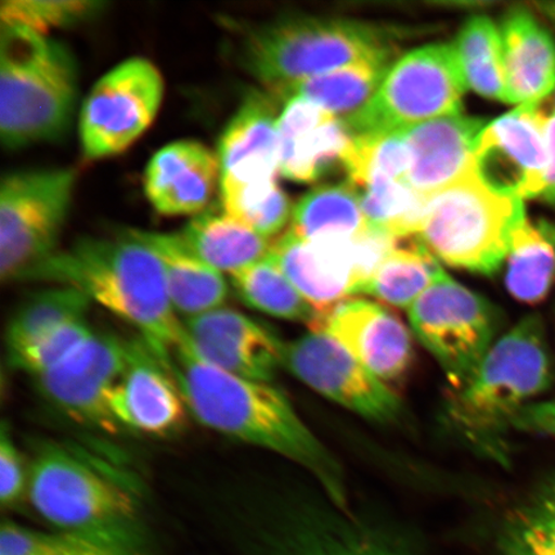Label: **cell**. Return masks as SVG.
<instances>
[{
  "label": "cell",
  "instance_id": "obj_1",
  "mask_svg": "<svg viewBox=\"0 0 555 555\" xmlns=\"http://www.w3.org/2000/svg\"><path fill=\"white\" fill-rule=\"evenodd\" d=\"M238 522L247 555H429L412 526L377 506L339 503L308 474L263 486Z\"/></svg>",
  "mask_w": 555,
  "mask_h": 555
},
{
  "label": "cell",
  "instance_id": "obj_2",
  "mask_svg": "<svg viewBox=\"0 0 555 555\" xmlns=\"http://www.w3.org/2000/svg\"><path fill=\"white\" fill-rule=\"evenodd\" d=\"M171 374L201 425L281 455L314 477L337 502L351 501L341 463L270 382L233 376L206 363L185 341V332L172 353Z\"/></svg>",
  "mask_w": 555,
  "mask_h": 555
},
{
  "label": "cell",
  "instance_id": "obj_3",
  "mask_svg": "<svg viewBox=\"0 0 555 555\" xmlns=\"http://www.w3.org/2000/svg\"><path fill=\"white\" fill-rule=\"evenodd\" d=\"M18 282L50 283L79 291L141 333L171 373L172 353L184 337L173 310L162 261L121 229L115 238L80 237L37 263Z\"/></svg>",
  "mask_w": 555,
  "mask_h": 555
},
{
  "label": "cell",
  "instance_id": "obj_4",
  "mask_svg": "<svg viewBox=\"0 0 555 555\" xmlns=\"http://www.w3.org/2000/svg\"><path fill=\"white\" fill-rule=\"evenodd\" d=\"M551 382L543 321L527 315L496 339L461 390L449 391L446 421L474 453L506 463L513 421Z\"/></svg>",
  "mask_w": 555,
  "mask_h": 555
},
{
  "label": "cell",
  "instance_id": "obj_5",
  "mask_svg": "<svg viewBox=\"0 0 555 555\" xmlns=\"http://www.w3.org/2000/svg\"><path fill=\"white\" fill-rule=\"evenodd\" d=\"M79 99V68L60 40L23 27L0 34V139L16 151L60 141Z\"/></svg>",
  "mask_w": 555,
  "mask_h": 555
},
{
  "label": "cell",
  "instance_id": "obj_6",
  "mask_svg": "<svg viewBox=\"0 0 555 555\" xmlns=\"http://www.w3.org/2000/svg\"><path fill=\"white\" fill-rule=\"evenodd\" d=\"M27 495L59 531L147 551L135 491L76 451L55 443L41 448Z\"/></svg>",
  "mask_w": 555,
  "mask_h": 555
},
{
  "label": "cell",
  "instance_id": "obj_7",
  "mask_svg": "<svg viewBox=\"0 0 555 555\" xmlns=\"http://www.w3.org/2000/svg\"><path fill=\"white\" fill-rule=\"evenodd\" d=\"M391 31L351 20L274 21L243 39V67L278 96L304 80L357 62L393 55Z\"/></svg>",
  "mask_w": 555,
  "mask_h": 555
},
{
  "label": "cell",
  "instance_id": "obj_8",
  "mask_svg": "<svg viewBox=\"0 0 555 555\" xmlns=\"http://www.w3.org/2000/svg\"><path fill=\"white\" fill-rule=\"evenodd\" d=\"M525 218L522 199L490 191L472 172L429 199L416 238L450 267L492 275Z\"/></svg>",
  "mask_w": 555,
  "mask_h": 555
},
{
  "label": "cell",
  "instance_id": "obj_9",
  "mask_svg": "<svg viewBox=\"0 0 555 555\" xmlns=\"http://www.w3.org/2000/svg\"><path fill=\"white\" fill-rule=\"evenodd\" d=\"M454 46L418 48L388 69L373 99L341 120L352 138L400 133L461 113L468 90Z\"/></svg>",
  "mask_w": 555,
  "mask_h": 555
},
{
  "label": "cell",
  "instance_id": "obj_10",
  "mask_svg": "<svg viewBox=\"0 0 555 555\" xmlns=\"http://www.w3.org/2000/svg\"><path fill=\"white\" fill-rule=\"evenodd\" d=\"M413 336L457 391L474 377L496 343L498 310L485 297L443 273L408 310Z\"/></svg>",
  "mask_w": 555,
  "mask_h": 555
},
{
  "label": "cell",
  "instance_id": "obj_11",
  "mask_svg": "<svg viewBox=\"0 0 555 555\" xmlns=\"http://www.w3.org/2000/svg\"><path fill=\"white\" fill-rule=\"evenodd\" d=\"M76 171L20 170L0 184V278L18 282L27 270L57 251L72 207Z\"/></svg>",
  "mask_w": 555,
  "mask_h": 555
},
{
  "label": "cell",
  "instance_id": "obj_12",
  "mask_svg": "<svg viewBox=\"0 0 555 555\" xmlns=\"http://www.w3.org/2000/svg\"><path fill=\"white\" fill-rule=\"evenodd\" d=\"M165 82L144 57L120 62L95 82L82 102L79 135L90 162L122 154L156 119Z\"/></svg>",
  "mask_w": 555,
  "mask_h": 555
},
{
  "label": "cell",
  "instance_id": "obj_13",
  "mask_svg": "<svg viewBox=\"0 0 555 555\" xmlns=\"http://www.w3.org/2000/svg\"><path fill=\"white\" fill-rule=\"evenodd\" d=\"M282 367L323 398L366 421L391 423L401 415V400L392 387L328 333L309 331L284 343Z\"/></svg>",
  "mask_w": 555,
  "mask_h": 555
},
{
  "label": "cell",
  "instance_id": "obj_14",
  "mask_svg": "<svg viewBox=\"0 0 555 555\" xmlns=\"http://www.w3.org/2000/svg\"><path fill=\"white\" fill-rule=\"evenodd\" d=\"M546 117L540 102L529 103L485 125L474 150L476 178L505 197L540 198L550 165Z\"/></svg>",
  "mask_w": 555,
  "mask_h": 555
},
{
  "label": "cell",
  "instance_id": "obj_15",
  "mask_svg": "<svg viewBox=\"0 0 555 555\" xmlns=\"http://www.w3.org/2000/svg\"><path fill=\"white\" fill-rule=\"evenodd\" d=\"M129 341L94 331L72 356L35 378L39 391L69 418L104 431L119 429L109 411L111 393L122 376Z\"/></svg>",
  "mask_w": 555,
  "mask_h": 555
},
{
  "label": "cell",
  "instance_id": "obj_16",
  "mask_svg": "<svg viewBox=\"0 0 555 555\" xmlns=\"http://www.w3.org/2000/svg\"><path fill=\"white\" fill-rule=\"evenodd\" d=\"M184 332L198 358L233 376L272 382L282 367L284 343L240 311L221 307L186 319Z\"/></svg>",
  "mask_w": 555,
  "mask_h": 555
},
{
  "label": "cell",
  "instance_id": "obj_17",
  "mask_svg": "<svg viewBox=\"0 0 555 555\" xmlns=\"http://www.w3.org/2000/svg\"><path fill=\"white\" fill-rule=\"evenodd\" d=\"M314 331L328 333L390 386L411 371L413 335L384 304L359 296L347 298Z\"/></svg>",
  "mask_w": 555,
  "mask_h": 555
},
{
  "label": "cell",
  "instance_id": "obj_18",
  "mask_svg": "<svg viewBox=\"0 0 555 555\" xmlns=\"http://www.w3.org/2000/svg\"><path fill=\"white\" fill-rule=\"evenodd\" d=\"M116 425L144 435L165 437L182 429L186 411L172 374L142 338L129 341L122 376L111 393Z\"/></svg>",
  "mask_w": 555,
  "mask_h": 555
},
{
  "label": "cell",
  "instance_id": "obj_19",
  "mask_svg": "<svg viewBox=\"0 0 555 555\" xmlns=\"http://www.w3.org/2000/svg\"><path fill=\"white\" fill-rule=\"evenodd\" d=\"M280 176L311 183L332 170L344 168L352 137L338 117L300 96H291L278 119Z\"/></svg>",
  "mask_w": 555,
  "mask_h": 555
},
{
  "label": "cell",
  "instance_id": "obj_20",
  "mask_svg": "<svg viewBox=\"0 0 555 555\" xmlns=\"http://www.w3.org/2000/svg\"><path fill=\"white\" fill-rule=\"evenodd\" d=\"M483 128V120L456 114L401 131L411 157L405 182L431 198L470 176L475 144Z\"/></svg>",
  "mask_w": 555,
  "mask_h": 555
},
{
  "label": "cell",
  "instance_id": "obj_21",
  "mask_svg": "<svg viewBox=\"0 0 555 555\" xmlns=\"http://www.w3.org/2000/svg\"><path fill=\"white\" fill-rule=\"evenodd\" d=\"M220 165L204 143L183 139L157 151L144 171V192L165 217L198 215L211 205Z\"/></svg>",
  "mask_w": 555,
  "mask_h": 555
},
{
  "label": "cell",
  "instance_id": "obj_22",
  "mask_svg": "<svg viewBox=\"0 0 555 555\" xmlns=\"http://www.w3.org/2000/svg\"><path fill=\"white\" fill-rule=\"evenodd\" d=\"M275 101L251 89L243 96L218 145L220 183L273 182L280 176ZM219 183V184H220Z\"/></svg>",
  "mask_w": 555,
  "mask_h": 555
},
{
  "label": "cell",
  "instance_id": "obj_23",
  "mask_svg": "<svg viewBox=\"0 0 555 555\" xmlns=\"http://www.w3.org/2000/svg\"><path fill=\"white\" fill-rule=\"evenodd\" d=\"M505 102L539 103L555 89V41L529 10L513 9L501 27Z\"/></svg>",
  "mask_w": 555,
  "mask_h": 555
},
{
  "label": "cell",
  "instance_id": "obj_24",
  "mask_svg": "<svg viewBox=\"0 0 555 555\" xmlns=\"http://www.w3.org/2000/svg\"><path fill=\"white\" fill-rule=\"evenodd\" d=\"M269 258L314 310L317 321L310 331L321 327L338 305L353 297L356 280L346 263L328 248L304 241L294 232L274 240Z\"/></svg>",
  "mask_w": 555,
  "mask_h": 555
},
{
  "label": "cell",
  "instance_id": "obj_25",
  "mask_svg": "<svg viewBox=\"0 0 555 555\" xmlns=\"http://www.w3.org/2000/svg\"><path fill=\"white\" fill-rule=\"evenodd\" d=\"M125 231L147 245L162 261L177 314L190 319L223 307L229 294L224 274L201 259L182 234L135 228H125Z\"/></svg>",
  "mask_w": 555,
  "mask_h": 555
},
{
  "label": "cell",
  "instance_id": "obj_26",
  "mask_svg": "<svg viewBox=\"0 0 555 555\" xmlns=\"http://www.w3.org/2000/svg\"><path fill=\"white\" fill-rule=\"evenodd\" d=\"M180 234L208 266L229 275L267 259L274 242L232 218L220 203L194 215Z\"/></svg>",
  "mask_w": 555,
  "mask_h": 555
},
{
  "label": "cell",
  "instance_id": "obj_27",
  "mask_svg": "<svg viewBox=\"0 0 555 555\" xmlns=\"http://www.w3.org/2000/svg\"><path fill=\"white\" fill-rule=\"evenodd\" d=\"M367 229L360 193L347 180L305 194L294 207L289 231L315 245H332L352 241Z\"/></svg>",
  "mask_w": 555,
  "mask_h": 555
},
{
  "label": "cell",
  "instance_id": "obj_28",
  "mask_svg": "<svg viewBox=\"0 0 555 555\" xmlns=\"http://www.w3.org/2000/svg\"><path fill=\"white\" fill-rule=\"evenodd\" d=\"M443 273L446 270L416 235L400 238L356 296L372 297L386 307L409 310Z\"/></svg>",
  "mask_w": 555,
  "mask_h": 555
},
{
  "label": "cell",
  "instance_id": "obj_29",
  "mask_svg": "<svg viewBox=\"0 0 555 555\" xmlns=\"http://www.w3.org/2000/svg\"><path fill=\"white\" fill-rule=\"evenodd\" d=\"M505 284L516 300L535 305L555 281V224L525 218L511 237Z\"/></svg>",
  "mask_w": 555,
  "mask_h": 555
},
{
  "label": "cell",
  "instance_id": "obj_30",
  "mask_svg": "<svg viewBox=\"0 0 555 555\" xmlns=\"http://www.w3.org/2000/svg\"><path fill=\"white\" fill-rule=\"evenodd\" d=\"M390 61L367 60L314 76L291 88L283 99L287 101L291 96H300L338 119L343 116L344 120L363 108L377 93L391 68Z\"/></svg>",
  "mask_w": 555,
  "mask_h": 555
},
{
  "label": "cell",
  "instance_id": "obj_31",
  "mask_svg": "<svg viewBox=\"0 0 555 555\" xmlns=\"http://www.w3.org/2000/svg\"><path fill=\"white\" fill-rule=\"evenodd\" d=\"M494 547L496 555H555V478L505 513Z\"/></svg>",
  "mask_w": 555,
  "mask_h": 555
},
{
  "label": "cell",
  "instance_id": "obj_32",
  "mask_svg": "<svg viewBox=\"0 0 555 555\" xmlns=\"http://www.w3.org/2000/svg\"><path fill=\"white\" fill-rule=\"evenodd\" d=\"M229 276L247 307L283 321L307 324L309 328L314 325V310L269 256Z\"/></svg>",
  "mask_w": 555,
  "mask_h": 555
},
{
  "label": "cell",
  "instance_id": "obj_33",
  "mask_svg": "<svg viewBox=\"0 0 555 555\" xmlns=\"http://www.w3.org/2000/svg\"><path fill=\"white\" fill-rule=\"evenodd\" d=\"M468 87L486 99L505 102L501 30L488 17L470 18L453 44Z\"/></svg>",
  "mask_w": 555,
  "mask_h": 555
},
{
  "label": "cell",
  "instance_id": "obj_34",
  "mask_svg": "<svg viewBox=\"0 0 555 555\" xmlns=\"http://www.w3.org/2000/svg\"><path fill=\"white\" fill-rule=\"evenodd\" d=\"M367 225L392 237L418 234L429 199L404 180L373 179L358 190Z\"/></svg>",
  "mask_w": 555,
  "mask_h": 555
},
{
  "label": "cell",
  "instance_id": "obj_35",
  "mask_svg": "<svg viewBox=\"0 0 555 555\" xmlns=\"http://www.w3.org/2000/svg\"><path fill=\"white\" fill-rule=\"evenodd\" d=\"M90 304L86 295L68 287L54 286L31 295L7 327V351L20 349L62 324L87 318Z\"/></svg>",
  "mask_w": 555,
  "mask_h": 555
},
{
  "label": "cell",
  "instance_id": "obj_36",
  "mask_svg": "<svg viewBox=\"0 0 555 555\" xmlns=\"http://www.w3.org/2000/svg\"><path fill=\"white\" fill-rule=\"evenodd\" d=\"M224 211L267 240L282 232L293 218L294 208L276 180L255 184L220 183Z\"/></svg>",
  "mask_w": 555,
  "mask_h": 555
},
{
  "label": "cell",
  "instance_id": "obj_37",
  "mask_svg": "<svg viewBox=\"0 0 555 555\" xmlns=\"http://www.w3.org/2000/svg\"><path fill=\"white\" fill-rule=\"evenodd\" d=\"M0 555H150L147 551L73 532H44L5 520Z\"/></svg>",
  "mask_w": 555,
  "mask_h": 555
},
{
  "label": "cell",
  "instance_id": "obj_38",
  "mask_svg": "<svg viewBox=\"0 0 555 555\" xmlns=\"http://www.w3.org/2000/svg\"><path fill=\"white\" fill-rule=\"evenodd\" d=\"M107 5L99 0H3L0 20L2 26L23 27L48 37L52 30L89 23Z\"/></svg>",
  "mask_w": 555,
  "mask_h": 555
},
{
  "label": "cell",
  "instance_id": "obj_39",
  "mask_svg": "<svg viewBox=\"0 0 555 555\" xmlns=\"http://www.w3.org/2000/svg\"><path fill=\"white\" fill-rule=\"evenodd\" d=\"M411 164L402 133L352 138L344 159L349 182L357 190L373 179L404 180Z\"/></svg>",
  "mask_w": 555,
  "mask_h": 555
},
{
  "label": "cell",
  "instance_id": "obj_40",
  "mask_svg": "<svg viewBox=\"0 0 555 555\" xmlns=\"http://www.w3.org/2000/svg\"><path fill=\"white\" fill-rule=\"evenodd\" d=\"M93 332L87 318L76 319L20 349L7 351V360L12 370L29 374L35 379L64 362Z\"/></svg>",
  "mask_w": 555,
  "mask_h": 555
},
{
  "label": "cell",
  "instance_id": "obj_41",
  "mask_svg": "<svg viewBox=\"0 0 555 555\" xmlns=\"http://www.w3.org/2000/svg\"><path fill=\"white\" fill-rule=\"evenodd\" d=\"M29 489V475L25 469L15 441L7 423L0 431V502L3 508H13Z\"/></svg>",
  "mask_w": 555,
  "mask_h": 555
},
{
  "label": "cell",
  "instance_id": "obj_42",
  "mask_svg": "<svg viewBox=\"0 0 555 555\" xmlns=\"http://www.w3.org/2000/svg\"><path fill=\"white\" fill-rule=\"evenodd\" d=\"M512 428L555 437V401L531 402L517 414Z\"/></svg>",
  "mask_w": 555,
  "mask_h": 555
},
{
  "label": "cell",
  "instance_id": "obj_43",
  "mask_svg": "<svg viewBox=\"0 0 555 555\" xmlns=\"http://www.w3.org/2000/svg\"><path fill=\"white\" fill-rule=\"evenodd\" d=\"M545 131L550 165H547L544 190L540 198H543L546 203L555 204V109L546 117Z\"/></svg>",
  "mask_w": 555,
  "mask_h": 555
},
{
  "label": "cell",
  "instance_id": "obj_44",
  "mask_svg": "<svg viewBox=\"0 0 555 555\" xmlns=\"http://www.w3.org/2000/svg\"><path fill=\"white\" fill-rule=\"evenodd\" d=\"M537 7L544 16L553 21L555 25V2H541L537 3Z\"/></svg>",
  "mask_w": 555,
  "mask_h": 555
}]
</instances>
